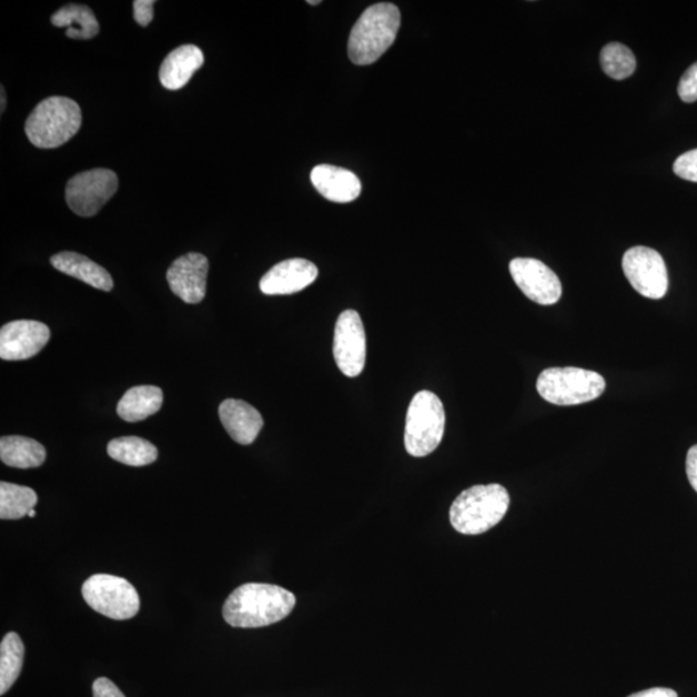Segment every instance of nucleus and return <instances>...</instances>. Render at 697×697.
Instances as JSON below:
<instances>
[{"label": "nucleus", "instance_id": "b1692460", "mask_svg": "<svg viewBox=\"0 0 697 697\" xmlns=\"http://www.w3.org/2000/svg\"><path fill=\"white\" fill-rule=\"evenodd\" d=\"M38 496L33 488L13 483H0V518L21 519L36 508Z\"/></svg>", "mask_w": 697, "mask_h": 697}, {"label": "nucleus", "instance_id": "2eb2a0df", "mask_svg": "<svg viewBox=\"0 0 697 697\" xmlns=\"http://www.w3.org/2000/svg\"><path fill=\"white\" fill-rule=\"evenodd\" d=\"M313 186L326 200L351 203L361 195V180L352 171L331 164H320L311 173Z\"/></svg>", "mask_w": 697, "mask_h": 697}, {"label": "nucleus", "instance_id": "dca6fc26", "mask_svg": "<svg viewBox=\"0 0 697 697\" xmlns=\"http://www.w3.org/2000/svg\"><path fill=\"white\" fill-rule=\"evenodd\" d=\"M219 415L228 434L243 446L255 442L264 426V418L260 412L243 401H224L220 405Z\"/></svg>", "mask_w": 697, "mask_h": 697}, {"label": "nucleus", "instance_id": "2f4dec72", "mask_svg": "<svg viewBox=\"0 0 697 697\" xmlns=\"http://www.w3.org/2000/svg\"><path fill=\"white\" fill-rule=\"evenodd\" d=\"M0 92H2V107H0V112H2V114L4 113L6 110V105H7V99H6V91H4V87H0Z\"/></svg>", "mask_w": 697, "mask_h": 697}, {"label": "nucleus", "instance_id": "72a5a7b5", "mask_svg": "<svg viewBox=\"0 0 697 697\" xmlns=\"http://www.w3.org/2000/svg\"><path fill=\"white\" fill-rule=\"evenodd\" d=\"M29 517H30V518H34V517H36V511H34V509H33V511H30V513H29Z\"/></svg>", "mask_w": 697, "mask_h": 697}, {"label": "nucleus", "instance_id": "f8f14e48", "mask_svg": "<svg viewBox=\"0 0 697 697\" xmlns=\"http://www.w3.org/2000/svg\"><path fill=\"white\" fill-rule=\"evenodd\" d=\"M51 331L38 321H14L0 330V358L26 361L33 358L50 342Z\"/></svg>", "mask_w": 697, "mask_h": 697}, {"label": "nucleus", "instance_id": "f3484780", "mask_svg": "<svg viewBox=\"0 0 697 697\" xmlns=\"http://www.w3.org/2000/svg\"><path fill=\"white\" fill-rule=\"evenodd\" d=\"M204 63V54L200 47L185 44L178 47L164 59L160 79L164 89L178 91L185 87L198 69Z\"/></svg>", "mask_w": 697, "mask_h": 697}, {"label": "nucleus", "instance_id": "f257e3e1", "mask_svg": "<svg viewBox=\"0 0 697 697\" xmlns=\"http://www.w3.org/2000/svg\"><path fill=\"white\" fill-rule=\"evenodd\" d=\"M295 605V594L279 585L250 583L229 596L223 615L234 628H261L286 619Z\"/></svg>", "mask_w": 697, "mask_h": 697}, {"label": "nucleus", "instance_id": "a878e982", "mask_svg": "<svg viewBox=\"0 0 697 697\" xmlns=\"http://www.w3.org/2000/svg\"><path fill=\"white\" fill-rule=\"evenodd\" d=\"M673 170L678 178L697 182V149L678 156Z\"/></svg>", "mask_w": 697, "mask_h": 697}, {"label": "nucleus", "instance_id": "9d476101", "mask_svg": "<svg viewBox=\"0 0 697 697\" xmlns=\"http://www.w3.org/2000/svg\"><path fill=\"white\" fill-rule=\"evenodd\" d=\"M334 356L340 371L347 377L362 374L366 364L367 342L361 315L355 311L340 314L335 327Z\"/></svg>", "mask_w": 697, "mask_h": 697}, {"label": "nucleus", "instance_id": "cd10ccee", "mask_svg": "<svg viewBox=\"0 0 697 697\" xmlns=\"http://www.w3.org/2000/svg\"><path fill=\"white\" fill-rule=\"evenodd\" d=\"M154 0H137L133 2L134 20L141 27H148L154 18Z\"/></svg>", "mask_w": 697, "mask_h": 697}, {"label": "nucleus", "instance_id": "6ab92c4d", "mask_svg": "<svg viewBox=\"0 0 697 697\" xmlns=\"http://www.w3.org/2000/svg\"><path fill=\"white\" fill-rule=\"evenodd\" d=\"M163 405V392L161 387L142 385L131 387L119 401L117 412L124 422H142L161 410Z\"/></svg>", "mask_w": 697, "mask_h": 697}, {"label": "nucleus", "instance_id": "4be33fe9", "mask_svg": "<svg viewBox=\"0 0 697 697\" xmlns=\"http://www.w3.org/2000/svg\"><path fill=\"white\" fill-rule=\"evenodd\" d=\"M26 646L18 633L11 632L0 644V695H6L22 670Z\"/></svg>", "mask_w": 697, "mask_h": 697}, {"label": "nucleus", "instance_id": "412c9836", "mask_svg": "<svg viewBox=\"0 0 697 697\" xmlns=\"http://www.w3.org/2000/svg\"><path fill=\"white\" fill-rule=\"evenodd\" d=\"M51 22L57 28H65L67 37L89 41L99 34L100 26L90 7L68 4L52 16Z\"/></svg>", "mask_w": 697, "mask_h": 697}, {"label": "nucleus", "instance_id": "f03ea898", "mask_svg": "<svg viewBox=\"0 0 697 697\" xmlns=\"http://www.w3.org/2000/svg\"><path fill=\"white\" fill-rule=\"evenodd\" d=\"M401 28L400 8L377 3L367 8L355 22L348 37V59L355 65H371L391 49Z\"/></svg>", "mask_w": 697, "mask_h": 697}, {"label": "nucleus", "instance_id": "7c9ffc66", "mask_svg": "<svg viewBox=\"0 0 697 697\" xmlns=\"http://www.w3.org/2000/svg\"><path fill=\"white\" fill-rule=\"evenodd\" d=\"M629 697H678L675 690L664 687L649 688V690L633 694Z\"/></svg>", "mask_w": 697, "mask_h": 697}, {"label": "nucleus", "instance_id": "20e7f679", "mask_svg": "<svg viewBox=\"0 0 697 697\" xmlns=\"http://www.w3.org/2000/svg\"><path fill=\"white\" fill-rule=\"evenodd\" d=\"M82 125V110L75 101L53 97L38 104L26 123V133L37 148H59L73 139Z\"/></svg>", "mask_w": 697, "mask_h": 697}, {"label": "nucleus", "instance_id": "bb28decb", "mask_svg": "<svg viewBox=\"0 0 697 697\" xmlns=\"http://www.w3.org/2000/svg\"><path fill=\"white\" fill-rule=\"evenodd\" d=\"M678 94L680 100L685 102L697 101V62L688 68L683 78H680Z\"/></svg>", "mask_w": 697, "mask_h": 697}, {"label": "nucleus", "instance_id": "c756f323", "mask_svg": "<svg viewBox=\"0 0 697 697\" xmlns=\"http://www.w3.org/2000/svg\"><path fill=\"white\" fill-rule=\"evenodd\" d=\"M686 472L688 481L697 493V445L691 447L687 454Z\"/></svg>", "mask_w": 697, "mask_h": 697}, {"label": "nucleus", "instance_id": "0eeeda50", "mask_svg": "<svg viewBox=\"0 0 697 697\" xmlns=\"http://www.w3.org/2000/svg\"><path fill=\"white\" fill-rule=\"evenodd\" d=\"M82 596L94 612L113 620L132 619L140 609L138 590L123 577L93 575L84 582Z\"/></svg>", "mask_w": 697, "mask_h": 697}, {"label": "nucleus", "instance_id": "39448f33", "mask_svg": "<svg viewBox=\"0 0 697 697\" xmlns=\"http://www.w3.org/2000/svg\"><path fill=\"white\" fill-rule=\"evenodd\" d=\"M537 392L557 406H577L600 397L605 378L597 372L576 367L546 368L537 378Z\"/></svg>", "mask_w": 697, "mask_h": 697}, {"label": "nucleus", "instance_id": "ddd939ff", "mask_svg": "<svg viewBox=\"0 0 697 697\" xmlns=\"http://www.w3.org/2000/svg\"><path fill=\"white\" fill-rule=\"evenodd\" d=\"M209 259L188 253L173 261L168 272L171 291L186 304H200L208 290Z\"/></svg>", "mask_w": 697, "mask_h": 697}, {"label": "nucleus", "instance_id": "5701e85b", "mask_svg": "<svg viewBox=\"0 0 697 697\" xmlns=\"http://www.w3.org/2000/svg\"><path fill=\"white\" fill-rule=\"evenodd\" d=\"M108 454L115 462L130 466H145L158 458V449L147 440L139 437H121L108 445Z\"/></svg>", "mask_w": 697, "mask_h": 697}, {"label": "nucleus", "instance_id": "a211bd4d", "mask_svg": "<svg viewBox=\"0 0 697 697\" xmlns=\"http://www.w3.org/2000/svg\"><path fill=\"white\" fill-rule=\"evenodd\" d=\"M51 264L59 272L73 276L93 289L110 292L114 287L112 275L107 269L77 252H60L51 257Z\"/></svg>", "mask_w": 697, "mask_h": 697}, {"label": "nucleus", "instance_id": "393cba45", "mask_svg": "<svg viewBox=\"0 0 697 697\" xmlns=\"http://www.w3.org/2000/svg\"><path fill=\"white\" fill-rule=\"evenodd\" d=\"M600 65L609 78L623 81L635 73L637 60L627 46L609 43L600 51Z\"/></svg>", "mask_w": 697, "mask_h": 697}, {"label": "nucleus", "instance_id": "9b49d317", "mask_svg": "<svg viewBox=\"0 0 697 697\" xmlns=\"http://www.w3.org/2000/svg\"><path fill=\"white\" fill-rule=\"evenodd\" d=\"M509 271L523 293L541 305L557 304L562 284L549 266L536 259L518 257L511 261Z\"/></svg>", "mask_w": 697, "mask_h": 697}, {"label": "nucleus", "instance_id": "6e6552de", "mask_svg": "<svg viewBox=\"0 0 697 697\" xmlns=\"http://www.w3.org/2000/svg\"><path fill=\"white\" fill-rule=\"evenodd\" d=\"M118 186V176L112 170L94 169L78 173L68 181V205L78 216H94L112 200Z\"/></svg>", "mask_w": 697, "mask_h": 697}, {"label": "nucleus", "instance_id": "c85d7f7f", "mask_svg": "<svg viewBox=\"0 0 697 697\" xmlns=\"http://www.w3.org/2000/svg\"><path fill=\"white\" fill-rule=\"evenodd\" d=\"M93 697H125L121 690L108 678L94 680L92 686Z\"/></svg>", "mask_w": 697, "mask_h": 697}, {"label": "nucleus", "instance_id": "473e14b6", "mask_svg": "<svg viewBox=\"0 0 697 697\" xmlns=\"http://www.w3.org/2000/svg\"><path fill=\"white\" fill-rule=\"evenodd\" d=\"M307 4L319 6V4H321V2H320V0H309Z\"/></svg>", "mask_w": 697, "mask_h": 697}, {"label": "nucleus", "instance_id": "7ed1b4c3", "mask_svg": "<svg viewBox=\"0 0 697 697\" xmlns=\"http://www.w3.org/2000/svg\"><path fill=\"white\" fill-rule=\"evenodd\" d=\"M509 504L508 491L497 483L473 486L451 506V525L463 535L485 534L503 521Z\"/></svg>", "mask_w": 697, "mask_h": 697}, {"label": "nucleus", "instance_id": "4468645a", "mask_svg": "<svg viewBox=\"0 0 697 697\" xmlns=\"http://www.w3.org/2000/svg\"><path fill=\"white\" fill-rule=\"evenodd\" d=\"M319 267L305 259H290L274 265L260 281V290L267 296L292 295L305 290L319 279Z\"/></svg>", "mask_w": 697, "mask_h": 697}, {"label": "nucleus", "instance_id": "1a4fd4ad", "mask_svg": "<svg viewBox=\"0 0 697 697\" xmlns=\"http://www.w3.org/2000/svg\"><path fill=\"white\" fill-rule=\"evenodd\" d=\"M623 271L639 295L653 300L667 295L668 271L659 252L644 245L628 250L623 257Z\"/></svg>", "mask_w": 697, "mask_h": 697}, {"label": "nucleus", "instance_id": "aec40b11", "mask_svg": "<svg viewBox=\"0 0 697 697\" xmlns=\"http://www.w3.org/2000/svg\"><path fill=\"white\" fill-rule=\"evenodd\" d=\"M46 457V448L34 440L21 435H8L0 440V458L8 466L31 469L41 466Z\"/></svg>", "mask_w": 697, "mask_h": 697}, {"label": "nucleus", "instance_id": "423d86ee", "mask_svg": "<svg viewBox=\"0 0 697 697\" xmlns=\"http://www.w3.org/2000/svg\"><path fill=\"white\" fill-rule=\"evenodd\" d=\"M446 414L443 403L430 391L418 392L407 411L405 446L414 457L434 453L445 434Z\"/></svg>", "mask_w": 697, "mask_h": 697}]
</instances>
